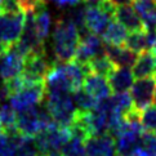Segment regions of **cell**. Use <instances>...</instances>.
I'll return each mask as SVG.
<instances>
[{
  "mask_svg": "<svg viewBox=\"0 0 156 156\" xmlns=\"http://www.w3.org/2000/svg\"><path fill=\"white\" fill-rule=\"evenodd\" d=\"M54 62H51L49 58L47 57L45 51L41 52H35L29 54L25 58V69L23 72L29 76L34 77L37 80H43L47 76L49 70L52 69Z\"/></svg>",
  "mask_w": 156,
  "mask_h": 156,
  "instance_id": "obj_10",
  "label": "cell"
},
{
  "mask_svg": "<svg viewBox=\"0 0 156 156\" xmlns=\"http://www.w3.org/2000/svg\"><path fill=\"white\" fill-rule=\"evenodd\" d=\"M69 20L74 23L79 31H85V7L84 8H76L71 12Z\"/></svg>",
  "mask_w": 156,
  "mask_h": 156,
  "instance_id": "obj_30",
  "label": "cell"
},
{
  "mask_svg": "<svg viewBox=\"0 0 156 156\" xmlns=\"http://www.w3.org/2000/svg\"><path fill=\"white\" fill-rule=\"evenodd\" d=\"M61 152L63 156H85L84 141L76 137H71L61 148Z\"/></svg>",
  "mask_w": 156,
  "mask_h": 156,
  "instance_id": "obj_26",
  "label": "cell"
},
{
  "mask_svg": "<svg viewBox=\"0 0 156 156\" xmlns=\"http://www.w3.org/2000/svg\"><path fill=\"white\" fill-rule=\"evenodd\" d=\"M21 136L17 129L3 132L0 136V156H14Z\"/></svg>",
  "mask_w": 156,
  "mask_h": 156,
  "instance_id": "obj_22",
  "label": "cell"
},
{
  "mask_svg": "<svg viewBox=\"0 0 156 156\" xmlns=\"http://www.w3.org/2000/svg\"><path fill=\"white\" fill-rule=\"evenodd\" d=\"M0 122L3 125L4 132L16 129V122H17V115L16 110L12 107L10 103H2L0 105Z\"/></svg>",
  "mask_w": 156,
  "mask_h": 156,
  "instance_id": "obj_25",
  "label": "cell"
},
{
  "mask_svg": "<svg viewBox=\"0 0 156 156\" xmlns=\"http://www.w3.org/2000/svg\"><path fill=\"white\" fill-rule=\"evenodd\" d=\"M16 129L20 134L27 137H35L37 133L41 132V121L39 107H34L26 111H22L17 116Z\"/></svg>",
  "mask_w": 156,
  "mask_h": 156,
  "instance_id": "obj_12",
  "label": "cell"
},
{
  "mask_svg": "<svg viewBox=\"0 0 156 156\" xmlns=\"http://www.w3.org/2000/svg\"><path fill=\"white\" fill-rule=\"evenodd\" d=\"M44 97H45V84L44 81H40L12 94L9 97V103L16 111L22 112V111L34 108L37 105H40Z\"/></svg>",
  "mask_w": 156,
  "mask_h": 156,
  "instance_id": "obj_6",
  "label": "cell"
},
{
  "mask_svg": "<svg viewBox=\"0 0 156 156\" xmlns=\"http://www.w3.org/2000/svg\"><path fill=\"white\" fill-rule=\"evenodd\" d=\"M130 156H147V154L144 152V151H143V150H142L141 147H139V148H137L136 151L133 152V154H132Z\"/></svg>",
  "mask_w": 156,
  "mask_h": 156,
  "instance_id": "obj_33",
  "label": "cell"
},
{
  "mask_svg": "<svg viewBox=\"0 0 156 156\" xmlns=\"http://www.w3.org/2000/svg\"><path fill=\"white\" fill-rule=\"evenodd\" d=\"M156 90V79L154 76L142 77L133 83L130 88V97L133 101V106L139 112L144 108L151 106L154 102V96Z\"/></svg>",
  "mask_w": 156,
  "mask_h": 156,
  "instance_id": "obj_7",
  "label": "cell"
},
{
  "mask_svg": "<svg viewBox=\"0 0 156 156\" xmlns=\"http://www.w3.org/2000/svg\"><path fill=\"white\" fill-rule=\"evenodd\" d=\"M128 37V31L118 21H111L106 31L102 34V39L105 44L115 47H122Z\"/></svg>",
  "mask_w": 156,
  "mask_h": 156,
  "instance_id": "obj_19",
  "label": "cell"
},
{
  "mask_svg": "<svg viewBox=\"0 0 156 156\" xmlns=\"http://www.w3.org/2000/svg\"><path fill=\"white\" fill-rule=\"evenodd\" d=\"M124 45L130 49L132 52L137 54L142 53L144 51H150L148 49V43H147V30H141V31H134L130 35H128Z\"/></svg>",
  "mask_w": 156,
  "mask_h": 156,
  "instance_id": "obj_23",
  "label": "cell"
},
{
  "mask_svg": "<svg viewBox=\"0 0 156 156\" xmlns=\"http://www.w3.org/2000/svg\"><path fill=\"white\" fill-rule=\"evenodd\" d=\"M74 103L76 106L77 111H80V112H87V111H90L96 107L97 105V99L92 97L90 94H89L84 88H80L77 89V90L74 92Z\"/></svg>",
  "mask_w": 156,
  "mask_h": 156,
  "instance_id": "obj_24",
  "label": "cell"
},
{
  "mask_svg": "<svg viewBox=\"0 0 156 156\" xmlns=\"http://www.w3.org/2000/svg\"><path fill=\"white\" fill-rule=\"evenodd\" d=\"M147 156H156V154H151V155H147Z\"/></svg>",
  "mask_w": 156,
  "mask_h": 156,
  "instance_id": "obj_41",
  "label": "cell"
},
{
  "mask_svg": "<svg viewBox=\"0 0 156 156\" xmlns=\"http://www.w3.org/2000/svg\"><path fill=\"white\" fill-rule=\"evenodd\" d=\"M85 156H114L115 141L110 134L90 136L85 139Z\"/></svg>",
  "mask_w": 156,
  "mask_h": 156,
  "instance_id": "obj_11",
  "label": "cell"
},
{
  "mask_svg": "<svg viewBox=\"0 0 156 156\" xmlns=\"http://www.w3.org/2000/svg\"><path fill=\"white\" fill-rule=\"evenodd\" d=\"M79 41L77 27L69 18L58 20L53 32V53L55 62H69L74 59Z\"/></svg>",
  "mask_w": 156,
  "mask_h": 156,
  "instance_id": "obj_1",
  "label": "cell"
},
{
  "mask_svg": "<svg viewBox=\"0 0 156 156\" xmlns=\"http://www.w3.org/2000/svg\"><path fill=\"white\" fill-rule=\"evenodd\" d=\"M70 138H71L70 128L61 126L57 122L53 124L51 128H48V129L37 133L34 137L37 151L45 155L59 151Z\"/></svg>",
  "mask_w": 156,
  "mask_h": 156,
  "instance_id": "obj_3",
  "label": "cell"
},
{
  "mask_svg": "<svg viewBox=\"0 0 156 156\" xmlns=\"http://www.w3.org/2000/svg\"><path fill=\"white\" fill-rule=\"evenodd\" d=\"M85 66L88 67L89 72L99 75L102 77H108L115 71V69L118 67L106 54H101V55H98V57L93 58L90 62Z\"/></svg>",
  "mask_w": 156,
  "mask_h": 156,
  "instance_id": "obj_21",
  "label": "cell"
},
{
  "mask_svg": "<svg viewBox=\"0 0 156 156\" xmlns=\"http://www.w3.org/2000/svg\"><path fill=\"white\" fill-rule=\"evenodd\" d=\"M52 2L59 8H67V7H76L81 0H52Z\"/></svg>",
  "mask_w": 156,
  "mask_h": 156,
  "instance_id": "obj_31",
  "label": "cell"
},
{
  "mask_svg": "<svg viewBox=\"0 0 156 156\" xmlns=\"http://www.w3.org/2000/svg\"><path fill=\"white\" fill-rule=\"evenodd\" d=\"M152 51H156V45H155V48H154V49H152Z\"/></svg>",
  "mask_w": 156,
  "mask_h": 156,
  "instance_id": "obj_42",
  "label": "cell"
},
{
  "mask_svg": "<svg viewBox=\"0 0 156 156\" xmlns=\"http://www.w3.org/2000/svg\"><path fill=\"white\" fill-rule=\"evenodd\" d=\"M154 52V57H155V70H154V77L156 79V51H152Z\"/></svg>",
  "mask_w": 156,
  "mask_h": 156,
  "instance_id": "obj_35",
  "label": "cell"
},
{
  "mask_svg": "<svg viewBox=\"0 0 156 156\" xmlns=\"http://www.w3.org/2000/svg\"><path fill=\"white\" fill-rule=\"evenodd\" d=\"M47 110L53 118V120L61 126H70L75 121L77 115V108L74 99L70 94L65 96H49L47 97L45 105Z\"/></svg>",
  "mask_w": 156,
  "mask_h": 156,
  "instance_id": "obj_4",
  "label": "cell"
},
{
  "mask_svg": "<svg viewBox=\"0 0 156 156\" xmlns=\"http://www.w3.org/2000/svg\"><path fill=\"white\" fill-rule=\"evenodd\" d=\"M25 69V57L10 47L9 51L0 58V79L8 81L21 75Z\"/></svg>",
  "mask_w": 156,
  "mask_h": 156,
  "instance_id": "obj_9",
  "label": "cell"
},
{
  "mask_svg": "<svg viewBox=\"0 0 156 156\" xmlns=\"http://www.w3.org/2000/svg\"><path fill=\"white\" fill-rule=\"evenodd\" d=\"M26 13L20 12H2L0 13V43L12 47L18 41L25 27Z\"/></svg>",
  "mask_w": 156,
  "mask_h": 156,
  "instance_id": "obj_5",
  "label": "cell"
},
{
  "mask_svg": "<svg viewBox=\"0 0 156 156\" xmlns=\"http://www.w3.org/2000/svg\"><path fill=\"white\" fill-rule=\"evenodd\" d=\"M154 70H155V57L152 51H144L139 53L132 67L133 75H134V77H138V79L154 76Z\"/></svg>",
  "mask_w": 156,
  "mask_h": 156,
  "instance_id": "obj_18",
  "label": "cell"
},
{
  "mask_svg": "<svg viewBox=\"0 0 156 156\" xmlns=\"http://www.w3.org/2000/svg\"><path fill=\"white\" fill-rule=\"evenodd\" d=\"M105 54L112 61L116 66H121V67H133L136 59L137 53L132 52L130 49L126 47H115V45H107L105 47Z\"/></svg>",
  "mask_w": 156,
  "mask_h": 156,
  "instance_id": "obj_17",
  "label": "cell"
},
{
  "mask_svg": "<svg viewBox=\"0 0 156 156\" xmlns=\"http://www.w3.org/2000/svg\"><path fill=\"white\" fill-rule=\"evenodd\" d=\"M114 17L120 25H122L126 30L132 32L144 30L143 22L139 17V14L136 12V9L130 5H120L115 8Z\"/></svg>",
  "mask_w": 156,
  "mask_h": 156,
  "instance_id": "obj_13",
  "label": "cell"
},
{
  "mask_svg": "<svg viewBox=\"0 0 156 156\" xmlns=\"http://www.w3.org/2000/svg\"><path fill=\"white\" fill-rule=\"evenodd\" d=\"M141 148L147 155L156 154V133L143 130L141 136Z\"/></svg>",
  "mask_w": 156,
  "mask_h": 156,
  "instance_id": "obj_29",
  "label": "cell"
},
{
  "mask_svg": "<svg viewBox=\"0 0 156 156\" xmlns=\"http://www.w3.org/2000/svg\"><path fill=\"white\" fill-rule=\"evenodd\" d=\"M48 155H49V156H63L62 154H59L58 151H57V152H51V154H48Z\"/></svg>",
  "mask_w": 156,
  "mask_h": 156,
  "instance_id": "obj_36",
  "label": "cell"
},
{
  "mask_svg": "<svg viewBox=\"0 0 156 156\" xmlns=\"http://www.w3.org/2000/svg\"><path fill=\"white\" fill-rule=\"evenodd\" d=\"M154 102H155V105H156V90H155V96H154Z\"/></svg>",
  "mask_w": 156,
  "mask_h": 156,
  "instance_id": "obj_38",
  "label": "cell"
},
{
  "mask_svg": "<svg viewBox=\"0 0 156 156\" xmlns=\"http://www.w3.org/2000/svg\"><path fill=\"white\" fill-rule=\"evenodd\" d=\"M101 54H105L103 41L98 37V35L92 34V32H87L84 37L79 41V45L76 48L72 61L84 66L88 65L93 58H96Z\"/></svg>",
  "mask_w": 156,
  "mask_h": 156,
  "instance_id": "obj_8",
  "label": "cell"
},
{
  "mask_svg": "<svg viewBox=\"0 0 156 156\" xmlns=\"http://www.w3.org/2000/svg\"><path fill=\"white\" fill-rule=\"evenodd\" d=\"M3 132H4V129H3V125H2V122H0V136L3 134Z\"/></svg>",
  "mask_w": 156,
  "mask_h": 156,
  "instance_id": "obj_37",
  "label": "cell"
},
{
  "mask_svg": "<svg viewBox=\"0 0 156 156\" xmlns=\"http://www.w3.org/2000/svg\"><path fill=\"white\" fill-rule=\"evenodd\" d=\"M84 89L90 94L92 97H94L97 101H101L103 98H107L111 96V88L108 85V83L106 81V77H102L96 74H89L85 76L84 80Z\"/></svg>",
  "mask_w": 156,
  "mask_h": 156,
  "instance_id": "obj_16",
  "label": "cell"
},
{
  "mask_svg": "<svg viewBox=\"0 0 156 156\" xmlns=\"http://www.w3.org/2000/svg\"><path fill=\"white\" fill-rule=\"evenodd\" d=\"M141 124L143 130L156 133V105L148 106L141 112Z\"/></svg>",
  "mask_w": 156,
  "mask_h": 156,
  "instance_id": "obj_28",
  "label": "cell"
},
{
  "mask_svg": "<svg viewBox=\"0 0 156 156\" xmlns=\"http://www.w3.org/2000/svg\"><path fill=\"white\" fill-rule=\"evenodd\" d=\"M134 83V75L130 67H116L108 76V85L114 93H124L129 90Z\"/></svg>",
  "mask_w": 156,
  "mask_h": 156,
  "instance_id": "obj_15",
  "label": "cell"
},
{
  "mask_svg": "<svg viewBox=\"0 0 156 156\" xmlns=\"http://www.w3.org/2000/svg\"><path fill=\"white\" fill-rule=\"evenodd\" d=\"M2 3H3V0H0V13H2Z\"/></svg>",
  "mask_w": 156,
  "mask_h": 156,
  "instance_id": "obj_39",
  "label": "cell"
},
{
  "mask_svg": "<svg viewBox=\"0 0 156 156\" xmlns=\"http://www.w3.org/2000/svg\"><path fill=\"white\" fill-rule=\"evenodd\" d=\"M107 2H110L114 7H120V5H129V4H132L133 0H107Z\"/></svg>",
  "mask_w": 156,
  "mask_h": 156,
  "instance_id": "obj_32",
  "label": "cell"
},
{
  "mask_svg": "<svg viewBox=\"0 0 156 156\" xmlns=\"http://www.w3.org/2000/svg\"><path fill=\"white\" fill-rule=\"evenodd\" d=\"M34 23H35V30L37 32V36L41 41H44L49 35L51 31V25H52V17L49 14L48 9L45 8V4L39 7L35 13H34Z\"/></svg>",
  "mask_w": 156,
  "mask_h": 156,
  "instance_id": "obj_20",
  "label": "cell"
},
{
  "mask_svg": "<svg viewBox=\"0 0 156 156\" xmlns=\"http://www.w3.org/2000/svg\"><path fill=\"white\" fill-rule=\"evenodd\" d=\"M37 156H48V155H45V154H40V155H37Z\"/></svg>",
  "mask_w": 156,
  "mask_h": 156,
  "instance_id": "obj_40",
  "label": "cell"
},
{
  "mask_svg": "<svg viewBox=\"0 0 156 156\" xmlns=\"http://www.w3.org/2000/svg\"><path fill=\"white\" fill-rule=\"evenodd\" d=\"M118 156H119V155H118Z\"/></svg>",
  "mask_w": 156,
  "mask_h": 156,
  "instance_id": "obj_43",
  "label": "cell"
},
{
  "mask_svg": "<svg viewBox=\"0 0 156 156\" xmlns=\"http://www.w3.org/2000/svg\"><path fill=\"white\" fill-rule=\"evenodd\" d=\"M84 2L88 3V4H97L99 2H102V0H84Z\"/></svg>",
  "mask_w": 156,
  "mask_h": 156,
  "instance_id": "obj_34",
  "label": "cell"
},
{
  "mask_svg": "<svg viewBox=\"0 0 156 156\" xmlns=\"http://www.w3.org/2000/svg\"><path fill=\"white\" fill-rule=\"evenodd\" d=\"M14 156H37V148L34 137L21 136Z\"/></svg>",
  "mask_w": 156,
  "mask_h": 156,
  "instance_id": "obj_27",
  "label": "cell"
},
{
  "mask_svg": "<svg viewBox=\"0 0 156 156\" xmlns=\"http://www.w3.org/2000/svg\"><path fill=\"white\" fill-rule=\"evenodd\" d=\"M115 8L107 0L85 7V29L96 35H102L114 18Z\"/></svg>",
  "mask_w": 156,
  "mask_h": 156,
  "instance_id": "obj_2",
  "label": "cell"
},
{
  "mask_svg": "<svg viewBox=\"0 0 156 156\" xmlns=\"http://www.w3.org/2000/svg\"><path fill=\"white\" fill-rule=\"evenodd\" d=\"M143 132L128 129L116 138L115 150L119 156H130L137 148L141 147V136Z\"/></svg>",
  "mask_w": 156,
  "mask_h": 156,
  "instance_id": "obj_14",
  "label": "cell"
}]
</instances>
